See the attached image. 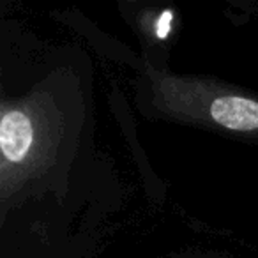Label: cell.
Masks as SVG:
<instances>
[{
    "label": "cell",
    "mask_w": 258,
    "mask_h": 258,
    "mask_svg": "<svg viewBox=\"0 0 258 258\" xmlns=\"http://www.w3.org/2000/svg\"><path fill=\"white\" fill-rule=\"evenodd\" d=\"M69 117L55 85H37L0 106V204L2 218L29 184L43 179L68 140Z\"/></svg>",
    "instance_id": "1"
},
{
    "label": "cell",
    "mask_w": 258,
    "mask_h": 258,
    "mask_svg": "<svg viewBox=\"0 0 258 258\" xmlns=\"http://www.w3.org/2000/svg\"><path fill=\"white\" fill-rule=\"evenodd\" d=\"M149 104L158 117L258 144V94L214 78L147 66Z\"/></svg>",
    "instance_id": "2"
}]
</instances>
